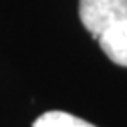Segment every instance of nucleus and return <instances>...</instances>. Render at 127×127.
Instances as JSON below:
<instances>
[{
  "label": "nucleus",
  "instance_id": "f257e3e1",
  "mask_svg": "<svg viewBox=\"0 0 127 127\" xmlns=\"http://www.w3.org/2000/svg\"><path fill=\"white\" fill-rule=\"evenodd\" d=\"M79 20L97 41L104 30L127 20V0H79Z\"/></svg>",
  "mask_w": 127,
  "mask_h": 127
},
{
  "label": "nucleus",
  "instance_id": "f03ea898",
  "mask_svg": "<svg viewBox=\"0 0 127 127\" xmlns=\"http://www.w3.org/2000/svg\"><path fill=\"white\" fill-rule=\"evenodd\" d=\"M97 42L113 64L127 67V20L104 30L97 37Z\"/></svg>",
  "mask_w": 127,
  "mask_h": 127
},
{
  "label": "nucleus",
  "instance_id": "7ed1b4c3",
  "mask_svg": "<svg viewBox=\"0 0 127 127\" xmlns=\"http://www.w3.org/2000/svg\"><path fill=\"white\" fill-rule=\"evenodd\" d=\"M32 127H95V125L71 113H65V111H46L34 122Z\"/></svg>",
  "mask_w": 127,
  "mask_h": 127
}]
</instances>
